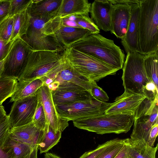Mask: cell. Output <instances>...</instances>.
Returning a JSON list of instances; mask_svg holds the SVG:
<instances>
[{
	"mask_svg": "<svg viewBox=\"0 0 158 158\" xmlns=\"http://www.w3.org/2000/svg\"><path fill=\"white\" fill-rule=\"evenodd\" d=\"M69 47L92 56L118 70L123 67L125 57L123 51L113 40L107 39L99 33L91 34Z\"/></svg>",
	"mask_w": 158,
	"mask_h": 158,
	"instance_id": "6da1fadb",
	"label": "cell"
},
{
	"mask_svg": "<svg viewBox=\"0 0 158 158\" xmlns=\"http://www.w3.org/2000/svg\"><path fill=\"white\" fill-rule=\"evenodd\" d=\"M64 52L32 51L24 72L18 81H30L57 75L69 66Z\"/></svg>",
	"mask_w": 158,
	"mask_h": 158,
	"instance_id": "7a4b0ae2",
	"label": "cell"
},
{
	"mask_svg": "<svg viewBox=\"0 0 158 158\" xmlns=\"http://www.w3.org/2000/svg\"><path fill=\"white\" fill-rule=\"evenodd\" d=\"M139 42L140 53L158 51V0H140Z\"/></svg>",
	"mask_w": 158,
	"mask_h": 158,
	"instance_id": "3957f363",
	"label": "cell"
},
{
	"mask_svg": "<svg viewBox=\"0 0 158 158\" xmlns=\"http://www.w3.org/2000/svg\"><path fill=\"white\" fill-rule=\"evenodd\" d=\"M134 114H103L73 121L78 128L100 135L127 133L133 125Z\"/></svg>",
	"mask_w": 158,
	"mask_h": 158,
	"instance_id": "277c9868",
	"label": "cell"
},
{
	"mask_svg": "<svg viewBox=\"0 0 158 158\" xmlns=\"http://www.w3.org/2000/svg\"><path fill=\"white\" fill-rule=\"evenodd\" d=\"M64 53L70 66L79 75L89 81H98L118 70L71 47L65 49Z\"/></svg>",
	"mask_w": 158,
	"mask_h": 158,
	"instance_id": "5b68a950",
	"label": "cell"
},
{
	"mask_svg": "<svg viewBox=\"0 0 158 158\" xmlns=\"http://www.w3.org/2000/svg\"><path fill=\"white\" fill-rule=\"evenodd\" d=\"M144 56L138 52L127 53L122 77L125 91L142 94L144 87L150 81L144 67Z\"/></svg>",
	"mask_w": 158,
	"mask_h": 158,
	"instance_id": "8992f818",
	"label": "cell"
},
{
	"mask_svg": "<svg viewBox=\"0 0 158 158\" xmlns=\"http://www.w3.org/2000/svg\"><path fill=\"white\" fill-rule=\"evenodd\" d=\"M158 99L151 101L146 98L134 114L131 140H140L147 143L152 127L158 123Z\"/></svg>",
	"mask_w": 158,
	"mask_h": 158,
	"instance_id": "52a82bcc",
	"label": "cell"
},
{
	"mask_svg": "<svg viewBox=\"0 0 158 158\" xmlns=\"http://www.w3.org/2000/svg\"><path fill=\"white\" fill-rule=\"evenodd\" d=\"M48 20L31 17L27 32L20 38L33 51L63 52L65 48L56 36H46L41 31L42 27Z\"/></svg>",
	"mask_w": 158,
	"mask_h": 158,
	"instance_id": "ba28073f",
	"label": "cell"
},
{
	"mask_svg": "<svg viewBox=\"0 0 158 158\" xmlns=\"http://www.w3.org/2000/svg\"><path fill=\"white\" fill-rule=\"evenodd\" d=\"M32 51L30 47L20 38L15 39L4 59L3 69L1 77L19 80L24 72Z\"/></svg>",
	"mask_w": 158,
	"mask_h": 158,
	"instance_id": "9c48e42d",
	"label": "cell"
},
{
	"mask_svg": "<svg viewBox=\"0 0 158 158\" xmlns=\"http://www.w3.org/2000/svg\"><path fill=\"white\" fill-rule=\"evenodd\" d=\"M110 103L94 98L89 100L55 106L59 116L68 121L92 117L104 114Z\"/></svg>",
	"mask_w": 158,
	"mask_h": 158,
	"instance_id": "30bf717a",
	"label": "cell"
},
{
	"mask_svg": "<svg viewBox=\"0 0 158 158\" xmlns=\"http://www.w3.org/2000/svg\"><path fill=\"white\" fill-rule=\"evenodd\" d=\"M38 100L37 93L35 95L14 102L8 115L11 128L24 125L32 122Z\"/></svg>",
	"mask_w": 158,
	"mask_h": 158,
	"instance_id": "8fae6325",
	"label": "cell"
},
{
	"mask_svg": "<svg viewBox=\"0 0 158 158\" xmlns=\"http://www.w3.org/2000/svg\"><path fill=\"white\" fill-rule=\"evenodd\" d=\"M37 95L43 106L47 124L55 133L62 132L69 126V121L60 117L58 114L53 100L52 91L44 85L38 89Z\"/></svg>",
	"mask_w": 158,
	"mask_h": 158,
	"instance_id": "7c38bea8",
	"label": "cell"
},
{
	"mask_svg": "<svg viewBox=\"0 0 158 158\" xmlns=\"http://www.w3.org/2000/svg\"><path fill=\"white\" fill-rule=\"evenodd\" d=\"M111 33L121 39L127 29L130 17V4L132 0H111Z\"/></svg>",
	"mask_w": 158,
	"mask_h": 158,
	"instance_id": "4fadbf2b",
	"label": "cell"
},
{
	"mask_svg": "<svg viewBox=\"0 0 158 158\" xmlns=\"http://www.w3.org/2000/svg\"><path fill=\"white\" fill-rule=\"evenodd\" d=\"M140 0H133L130 4L131 13L127 32L121 39V43L127 53H140L139 42V19Z\"/></svg>",
	"mask_w": 158,
	"mask_h": 158,
	"instance_id": "5bb4252c",
	"label": "cell"
},
{
	"mask_svg": "<svg viewBox=\"0 0 158 158\" xmlns=\"http://www.w3.org/2000/svg\"><path fill=\"white\" fill-rule=\"evenodd\" d=\"M146 98L143 94L124 91L121 95L117 97L114 102L105 110V114H134L143 101Z\"/></svg>",
	"mask_w": 158,
	"mask_h": 158,
	"instance_id": "9a60e30c",
	"label": "cell"
},
{
	"mask_svg": "<svg viewBox=\"0 0 158 158\" xmlns=\"http://www.w3.org/2000/svg\"><path fill=\"white\" fill-rule=\"evenodd\" d=\"M61 18L58 17L52 26V31L64 48L69 47L73 43L91 34L88 30L62 25Z\"/></svg>",
	"mask_w": 158,
	"mask_h": 158,
	"instance_id": "2e32d148",
	"label": "cell"
},
{
	"mask_svg": "<svg viewBox=\"0 0 158 158\" xmlns=\"http://www.w3.org/2000/svg\"><path fill=\"white\" fill-rule=\"evenodd\" d=\"M112 6L111 0H95L91 3L90 18L99 30L110 31Z\"/></svg>",
	"mask_w": 158,
	"mask_h": 158,
	"instance_id": "e0dca14e",
	"label": "cell"
},
{
	"mask_svg": "<svg viewBox=\"0 0 158 158\" xmlns=\"http://www.w3.org/2000/svg\"><path fill=\"white\" fill-rule=\"evenodd\" d=\"M44 131L38 128L32 122L24 125L11 128L10 137L27 144L34 149L37 148L38 142Z\"/></svg>",
	"mask_w": 158,
	"mask_h": 158,
	"instance_id": "ac0fdd59",
	"label": "cell"
},
{
	"mask_svg": "<svg viewBox=\"0 0 158 158\" xmlns=\"http://www.w3.org/2000/svg\"><path fill=\"white\" fill-rule=\"evenodd\" d=\"M62 0H41L36 3L31 2L27 9L31 16L49 20L56 16Z\"/></svg>",
	"mask_w": 158,
	"mask_h": 158,
	"instance_id": "d6986e66",
	"label": "cell"
},
{
	"mask_svg": "<svg viewBox=\"0 0 158 158\" xmlns=\"http://www.w3.org/2000/svg\"><path fill=\"white\" fill-rule=\"evenodd\" d=\"M91 4L87 0H62L56 16L63 18L72 15H89Z\"/></svg>",
	"mask_w": 158,
	"mask_h": 158,
	"instance_id": "ffe728a7",
	"label": "cell"
},
{
	"mask_svg": "<svg viewBox=\"0 0 158 158\" xmlns=\"http://www.w3.org/2000/svg\"><path fill=\"white\" fill-rule=\"evenodd\" d=\"M52 96L55 106L85 101L93 98L88 91L74 90L56 89L52 91Z\"/></svg>",
	"mask_w": 158,
	"mask_h": 158,
	"instance_id": "44dd1931",
	"label": "cell"
},
{
	"mask_svg": "<svg viewBox=\"0 0 158 158\" xmlns=\"http://www.w3.org/2000/svg\"><path fill=\"white\" fill-rule=\"evenodd\" d=\"M126 158H156L158 144L155 147H151L142 141H133L129 138L126 139Z\"/></svg>",
	"mask_w": 158,
	"mask_h": 158,
	"instance_id": "7402d4cb",
	"label": "cell"
},
{
	"mask_svg": "<svg viewBox=\"0 0 158 158\" xmlns=\"http://www.w3.org/2000/svg\"><path fill=\"white\" fill-rule=\"evenodd\" d=\"M44 84L43 81L40 78L30 81H18L15 89L10 97V102L36 95Z\"/></svg>",
	"mask_w": 158,
	"mask_h": 158,
	"instance_id": "603a6c76",
	"label": "cell"
},
{
	"mask_svg": "<svg viewBox=\"0 0 158 158\" xmlns=\"http://www.w3.org/2000/svg\"><path fill=\"white\" fill-rule=\"evenodd\" d=\"M54 81L59 82L65 81L72 83L91 93V81L77 73L70 65L59 72Z\"/></svg>",
	"mask_w": 158,
	"mask_h": 158,
	"instance_id": "cb8c5ba5",
	"label": "cell"
},
{
	"mask_svg": "<svg viewBox=\"0 0 158 158\" xmlns=\"http://www.w3.org/2000/svg\"><path fill=\"white\" fill-rule=\"evenodd\" d=\"M61 133H55L48 124H47L37 144L40 153H46L60 141Z\"/></svg>",
	"mask_w": 158,
	"mask_h": 158,
	"instance_id": "d4e9b609",
	"label": "cell"
},
{
	"mask_svg": "<svg viewBox=\"0 0 158 158\" xmlns=\"http://www.w3.org/2000/svg\"><path fill=\"white\" fill-rule=\"evenodd\" d=\"M34 149L27 144L11 138H10L3 149L10 158H26Z\"/></svg>",
	"mask_w": 158,
	"mask_h": 158,
	"instance_id": "484cf974",
	"label": "cell"
},
{
	"mask_svg": "<svg viewBox=\"0 0 158 158\" xmlns=\"http://www.w3.org/2000/svg\"><path fill=\"white\" fill-rule=\"evenodd\" d=\"M31 17L27 9L14 15L13 28L10 41L20 38L26 34L29 26Z\"/></svg>",
	"mask_w": 158,
	"mask_h": 158,
	"instance_id": "4316f807",
	"label": "cell"
},
{
	"mask_svg": "<svg viewBox=\"0 0 158 158\" xmlns=\"http://www.w3.org/2000/svg\"><path fill=\"white\" fill-rule=\"evenodd\" d=\"M158 51L144 55L143 65L147 77L158 88Z\"/></svg>",
	"mask_w": 158,
	"mask_h": 158,
	"instance_id": "83f0119b",
	"label": "cell"
},
{
	"mask_svg": "<svg viewBox=\"0 0 158 158\" xmlns=\"http://www.w3.org/2000/svg\"><path fill=\"white\" fill-rule=\"evenodd\" d=\"M18 82L17 79L7 77H0V106L14 92Z\"/></svg>",
	"mask_w": 158,
	"mask_h": 158,
	"instance_id": "f1b7e54d",
	"label": "cell"
},
{
	"mask_svg": "<svg viewBox=\"0 0 158 158\" xmlns=\"http://www.w3.org/2000/svg\"><path fill=\"white\" fill-rule=\"evenodd\" d=\"M76 23L81 28L88 30L91 34L99 33L100 30L89 17V15H73Z\"/></svg>",
	"mask_w": 158,
	"mask_h": 158,
	"instance_id": "f546056e",
	"label": "cell"
},
{
	"mask_svg": "<svg viewBox=\"0 0 158 158\" xmlns=\"http://www.w3.org/2000/svg\"><path fill=\"white\" fill-rule=\"evenodd\" d=\"M14 23V16H9L0 23V38L6 41H10Z\"/></svg>",
	"mask_w": 158,
	"mask_h": 158,
	"instance_id": "4dcf8cb0",
	"label": "cell"
},
{
	"mask_svg": "<svg viewBox=\"0 0 158 158\" xmlns=\"http://www.w3.org/2000/svg\"><path fill=\"white\" fill-rule=\"evenodd\" d=\"M122 139L115 138L99 145L95 149L85 152L79 158H96L101 152L110 146L121 140Z\"/></svg>",
	"mask_w": 158,
	"mask_h": 158,
	"instance_id": "1f68e13d",
	"label": "cell"
},
{
	"mask_svg": "<svg viewBox=\"0 0 158 158\" xmlns=\"http://www.w3.org/2000/svg\"><path fill=\"white\" fill-rule=\"evenodd\" d=\"M32 122L38 128L43 131L44 130L47 124L43 106L38 99Z\"/></svg>",
	"mask_w": 158,
	"mask_h": 158,
	"instance_id": "d6a6232c",
	"label": "cell"
},
{
	"mask_svg": "<svg viewBox=\"0 0 158 158\" xmlns=\"http://www.w3.org/2000/svg\"><path fill=\"white\" fill-rule=\"evenodd\" d=\"M126 140V139H122L120 141L105 149L96 158H114L125 144Z\"/></svg>",
	"mask_w": 158,
	"mask_h": 158,
	"instance_id": "836d02e7",
	"label": "cell"
},
{
	"mask_svg": "<svg viewBox=\"0 0 158 158\" xmlns=\"http://www.w3.org/2000/svg\"><path fill=\"white\" fill-rule=\"evenodd\" d=\"M11 127L8 117L0 122V149H3L10 138Z\"/></svg>",
	"mask_w": 158,
	"mask_h": 158,
	"instance_id": "e575fe53",
	"label": "cell"
},
{
	"mask_svg": "<svg viewBox=\"0 0 158 158\" xmlns=\"http://www.w3.org/2000/svg\"><path fill=\"white\" fill-rule=\"evenodd\" d=\"M31 0H11L9 16H12L27 10Z\"/></svg>",
	"mask_w": 158,
	"mask_h": 158,
	"instance_id": "d590c367",
	"label": "cell"
},
{
	"mask_svg": "<svg viewBox=\"0 0 158 158\" xmlns=\"http://www.w3.org/2000/svg\"><path fill=\"white\" fill-rule=\"evenodd\" d=\"M91 94L95 99L102 102H106L109 100L106 93L97 85L96 81H91Z\"/></svg>",
	"mask_w": 158,
	"mask_h": 158,
	"instance_id": "8d00e7d4",
	"label": "cell"
},
{
	"mask_svg": "<svg viewBox=\"0 0 158 158\" xmlns=\"http://www.w3.org/2000/svg\"><path fill=\"white\" fill-rule=\"evenodd\" d=\"M158 88L155 84L150 81L144 87L142 94L145 95L148 100L153 101L158 99Z\"/></svg>",
	"mask_w": 158,
	"mask_h": 158,
	"instance_id": "74e56055",
	"label": "cell"
},
{
	"mask_svg": "<svg viewBox=\"0 0 158 158\" xmlns=\"http://www.w3.org/2000/svg\"><path fill=\"white\" fill-rule=\"evenodd\" d=\"M14 40L7 42L0 38V61L4 60L7 56Z\"/></svg>",
	"mask_w": 158,
	"mask_h": 158,
	"instance_id": "f35d334b",
	"label": "cell"
},
{
	"mask_svg": "<svg viewBox=\"0 0 158 158\" xmlns=\"http://www.w3.org/2000/svg\"><path fill=\"white\" fill-rule=\"evenodd\" d=\"M11 0H0V23L9 16Z\"/></svg>",
	"mask_w": 158,
	"mask_h": 158,
	"instance_id": "ab89813d",
	"label": "cell"
},
{
	"mask_svg": "<svg viewBox=\"0 0 158 158\" xmlns=\"http://www.w3.org/2000/svg\"><path fill=\"white\" fill-rule=\"evenodd\" d=\"M59 83V85L57 89L87 91L83 88L72 83L65 81Z\"/></svg>",
	"mask_w": 158,
	"mask_h": 158,
	"instance_id": "60d3db41",
	"label": "cell"
},
{
	"mask_svg": "<svg viewBox=\"0 0 158 158\" xmlns=\"http://www.w3.org/2000/svg\"><path fill=\"white\" fill-rule=\"evenodd\" d=\"M158 134V123L155 124L152 127L150 131L147 144L153 147Z\"/></svg>",
	"mask_w": 158,
	"mask_h": 158,
	"instance_id": "b9f144b4",
	"label": "cell"
},
{
	"mask_svg": "<svg viewBox=\"0 0 158 158\" xmlns=\"http://www.w3.org/2000/svg\"><path fill=\"white\" fill-rule=\"evenodd\" d=\"M127 150V147L125 143L121 150L114 158H126Z\"/></svg>",
	"mask_w": 158,
	"mask_h": 158,
	"instance_id": "7bdbcfd3",
	"label": "cell"
},
{
	"mask_svg": "<svg viewBox=\"0 0 158 158\" xmlns=\"http://www.w3.org/2000/svg\"><path fill=\"white\" fill-rule=\"evenodd\" d=\"M8 117L5 111L4 107L2 105L0 106V122Z\"/></svg>",
	"mask_w": 158,
	"mask_h": 158,
	"instance_id": "ee69618b",
	"label": "cell"
},
{
	"mask_svg": "<svg viewBox=\"0 0 158 158\" xmlns=\"http://www.w3.org/2000/svg\"><path fill=\"white\" fill-rule=\"evenodd\" d=\"M59 84L60 83L59 82L54 81L47 86L50 90L52 91L57 89Z\"/></svg>",
	"mask_w": 158,
	"mask_h": 158,
	"instance_id": "f6af8a7d",
	"label": "cell"
},
{
	"mask_svg": "<svg viewBox=\"0 0 158 158\" xmlns=\"http://www.w3.org/2000/svg\"><path fill=\"white\" fill-rule=\"evenodd\" d=\"M38 150L37 148H35L33 150L31 153L26 158H38L37 152Z\"/></svg>",
	"mask_w": 158,
	"mask_h": 158,
	"instance_id": "bcb514c9",
	"label": "cell"
},
{
	"mask_svg": "<svg viewBox=\"0 0 158 158\" xmlns=\"http://www.w3.org/2000/svg\"><path fill=\"white\" fill-rule=\"evenodd\" d=\"M0 158H10V157L4 150L0 149Z\"/></svg>",
	"mask_w": 158,
	"mask_h": 158,
	"instance_id": "7dc6e473",
	"label": "cell"
},
{
	"mask_svg": "<svg viewBox=\"0 0 158 158\" xmlns=\"http://www.w3.org/2000/svg\"><path fill=\"white\" fill-rule=\"evenodd\" d=\"M44 158H62L56 154L51 153H47L44 154Z\"/></svg>",
	"mask_w": 158,
	"mask_h": 158,
	"instance_id": "c3c4849f",
	"label": "cell"
},
{
	"mask_svg": "<svg viewBox=\"0 0 158 158\" xmlns=\"http://www.w3.org/2000/svg\"><path fill=\"white\" fill-rule=\"evenodd\" d=\"M4 61V60L0 61V77H1L3 69Z\"/></svg>",
	"mask_w": 158,
	"mask_h": 158,
	"instance_id": "681fc988",
	"label": "cell"
}]
</instances>
